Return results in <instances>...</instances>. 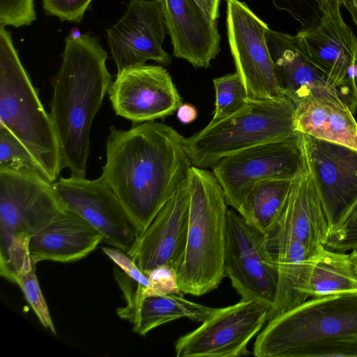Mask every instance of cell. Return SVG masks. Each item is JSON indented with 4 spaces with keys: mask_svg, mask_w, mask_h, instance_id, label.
Returning a JSON list of instances; mask_svg holds the SVG:
<instances>
[{
    "mask_svg": "<svg viewBox=\"0 0 357 357\" xmlns=\"http://www.w3.org/2000/svg\"><path fill=\"white\" fill-rule=\"evenodd\" d=\"M109 130L101 176L140 234L188 179L192 165L185 137L155 121Z\"/></svg>",
    "mask_w": 357,
    "mask_h": 357,
    "instance_id": "1",
    "label": "cell"
},
{
    "mask_svg": "<svg viewBox=\"0 0 357 357\" xmlns=\"http://www.w3.org/2000/svg\"><path fill=\"white\" fill-rule=\"evenodd\" d=\"M62 63L52 78L50 114L56 130L62 170L85 177L93 120L112 83L107 52L98 38L84 33L68 36Z\"/></svg>",
    "mask_w": 357,
    "mask_h": 357,
    "instance_id": "2",
    "label": "cell"
},
{
    "mask_svg": "<svg viewBox=\"0 0 357 357\" xmlns=\"http://www.w3.org/2000/svg\"><path fill=\"white\" fill-rule=\"evenodd\" d=\"M187 181L188 231L177 280L183 294L199 296L218 288L225 278L229 208L224 191L213 172L192 166Z\"/></svg>",
    "mask_w": 357,
    "mask_h": 357,
    "instance_id": "3",
    "label": "cell"
},
{
    "mask_svg": "<svg viewBox=\"0 0 357 357\" xmlns=\"http://www.w3.org/2000/svg\"><path fill=\"white\" fill-rule=\"evenodd\" d=\"M0 128L26 148L52 183L60 177V148L51 116L3 26H0Z\"/></svg>",
    "mask_w": 357,
    "mask_h": 357,
    "instance_id": "4",
    "label": "cell"
},
{
    "mask_svg": "<svg viewBox=\"0 0 357 357\" xmlns=\"http://www.w3.org/2000/svg\"><path fill=\"white\" fill-rule=\"evenodd\" d=\"M296 105L287 96L252 99L233 114L216 121L184 141L192 166L208 169L240 151L296 135Z\"/></svg>",
    "mask_w": 357,
    "mask_h": 357,
    "instance_id": "5",
    "label": "cell"
},
{
    "mask_svg": "<svg viewBox=\"0 0 357 357\" xmlns=\"http://www.w3.org/2000/svg\"><path fill=\"white\" fill-rule=\"evenodd\" d=\"M357 332V294L310 298L267 321L257 335L258 357H291L304 347Z\"/></svg>",
    "mask_w": 357,
    "mask_h": 357,
    "instance_id": "6",
    "label": "cell"
},
{
    "mask_svg": "<svg viewBox=\"0 0 357 357\" xmlns=\"http://www.w3.org/2000/svg\"><path fill=\"white\" fill-rule=\"evenodd\" d=\"M52 184L38 177L0 171L1 257L27 253L30 238L66 211Z\"/></svg>",
    "mask_w": 357,
    "mask_h": 357,
    "instance_id": "7",
    "label": "cell"
},
{
    "mask_svg": "<svg viewBox=\"0 0 357 357\" xmlns=\"http://www.w3.org/2000/svg\"><path fill=\"white\" fill-rule=\"evenodd\" d=\"M224 273L241 300L261 302L271 308L278 271L267 248L266 236L234 208L227 212Z\"/></svg>",
    "mask_w": 357,
    "mask_h": 357,
    "instance_id": "8",
    "label": "cell"
},
{
    "mask_svg": "<svg viewBox=\"0 0 357 357\" xmlns=\"http://www.w3.org/2000/svg\"><path fill=\"white\" fill-rule=\"evenodd\" d=\"M301 165L296 133L225 156L211 169L224 191L227 205L238 211L255 185L271 179H294Z\"/></svg>",
    "mask_w": 357,
    "mask_h": 357,
    "instance_id": "9",
    "label": "cell"
},
{
    "mask_svg": "<svg viewBox=\"0 0 357 357\" xmlns=\"http://www.w3.org/2000/svg\"><path fill=\"white\" fill-rule=\"evenodd\" d=\"M297 135L333 233L357 207V150L303 132Z\"/></svg>",
    "mask_w": 357,
    "mask_h": 357,
    "instance_id": "10",
    "label": "cell"
},
{
    "mask_svg": "<svg viewBox=\"0 0 357 357\" xmlns=\"http://www.w3.org/2000/svg\"><path fill=\"white\" fill-rule=\"evenodd\" d=\"M270 307L241 300L222 308L175 343L177 357H237L248 355V345L265 323Z\"/></svg>",
    "mask_w": 357,
    "mask_h": 357,
    "instance_id": "11",
    "label": "cell"
},
{
    "mask_svg": "<svg viewBox=\"0 0 357 357\" xmlns=\"http://www.w3.org/2000/svg\"><path fill=\"white\" fill-rule=\"evenodd\" d=\"M229 45L250 98L282 96L266 33L269 28L243 1L226 0Z\"/></svg>",
    "mask_w": 357,
    "mask_h": 357,
    "instance_id": "12",
    "label": "cell"
},
{
    "mask_svg": "<svg viewBox=\"0 0 357 357\" xmlns=\"http://www.w3.org/2000/svg\"><path fill=\"white\" fill-rule=\"evenodd\" d=\"M308 61L344 98L350 111L357 109V38L344 20L321 15L314 26L296 35Z\"/></svg>",
    "mask_w": 357,
    "mask_h": 357,
    "instance_id": "13",
    "label": "cell"
},
{
    "mask_svg": "<svg viewBox=\"0 0 357 357\" xmlns=\"http://www.w3.org/2000/svg\"><path fill=\"white\" fill-rule=\"evenodd\" d=\"M52 188L63 204L103 235V242L128 252L139 233L116 195L100 176L59 177Z\"/></svg>",
    "mask_w": 357,
    "mask_h": 357,
    "instance_id": "14",
    "label": "cell"
},
{
    "mask_svg": "<svg viewBox=\"0 0 357 357\" xmlns=\"http://www.w3.org/2000/svg\"><path fill=\"white\" fill-rule=\"evenodd\" d=\"M167 29L160 0H130L124 15L107 29L108 46L117 73L151 60L167 66L162 48Z\"/></svg>",
    "mask_w": 357,
    "mask_h": 357,
    "instance_id": "15",
    "label": "cell"
},
{
    "mask_svg": "<svg viewBox=\"0 0 357 357\" xmlns=\"http://www.w3.org/2000/svg\"><path fill=\"white\" fill-rule=\"evenodd\" d=\"M107 93L116 114L133 124L172 115L182 104L171 75L162 66L144 64L117 73Z\"/></svg>",
    "mask_w": 357,
    "mask_h": 357,
    "instance_id": "16",
    "label": "cell"
},
{
    "mask_svg": "<svg viewBox=\"0 0 357 357\" xmlns=\"http://www.w3.org/2000/svg\"><path fill=\"white\" fill-rule=\"evenodd\" d=\"M188 223L189 191L186 181L149 226L138 235L127 253L143 273L163 265L178 271L185 255Z\"/></svg>",
    "mask_w": 357,
    "mask_h": 357,
    "instance_id": "17",
    "label": "cell"
},
{
    "mask_svg": "<svg viewBox=\"0 0 357 357\" xmlns=\"http://www.w3.org/2000/svg\"><path fill=\"white\" fill-rule=\"evenodd\" d=\"M301 154V167L292 181L278 220L266 236L293 239L316 253L326 246L332 230L306 160Z\"/></svg>",
    "mask_w": 357,
    "mask_h": 357,
    "instance_id": "18",
    "label": "cell"
},
{
    "mask_svg": "<svg viewBox=\"0 0 357 357\" xmlns=\"http://www.w3.org/2000/svg\"><path fill=\"white\" fill-rule=\"evenodd\" d=\"M266 37L282 93L296 106L321 100L349 108L342 95L302 53L296 35L268 28Z\"/></svg>",
    "mask_w": 357,
    "mask_h": 357,
    "instance_id": "19",
    "label": "cell"
},
{
    "mask_svg": "<svg viewBox=\"0 0 357 357\" xmlns=\"http://www.w3.org/2000/svg\"><path fill=\"white\" fill-rule=\"evenodd\" d=\"M174 56L208 68L220 52L217 21L195 0H160Z\"/></svg>",
    "mask_w": 357,
    "mask_h": 357,
    "instance_id": "20",
    "label": "cell"
},
{
    "mask_svg": "<svg viewBox=\"0 0 357 357\" xmlns=\"http://www.w3.org/2000/svg\"><path fill=\"white\" fill-rule=\"evenodd\" d=\"M103 235L75 212L68 208L29 241L31 261L72 262L92 252Z\"/></svg>",
    "mask_w": 357,
    "mask_h": 357,
    "instance_id": "21",
    "label": "cell"
},
{
    "mask_svg": "<svg viewBox=\"0 0 357 357\" xmlns=\"http://www.w3.org/2000/svg\"><path fill=\"white\" fill-rule=\"evenodd\" d=\"M115 278L126 302L125 307L117 310V314L129 321L133 331L140 335H146L155 328L178 319L203 322L218 310L174 294L138 296L132 291L124 273L116 271Z\"/></svg>",
    "mask_w": 357,
    "mask_h": 357,
    "instance_id": "22",
    "label": "cell"
},
{
    "mask_svg": "<svg viewBox=\"0 0 357 357\" xmlns=\"http://www.w3.org/2000/svg\"><path fill=\"white\" fill-rule=\"evenodd\" d=\"M268 250L278 271L277 288L267 321L308 299L303 288L311 252L303 243L290 238H266ZM324 248V247H323Z\"/></svg>",
    "mask_w": 357,
    "mask_h": 357,
    "instance_id": "23",
    "label": "cell"
},
{
    "mask_svg": "<svg viewBox=\"0 0 357 357\" xmlns=\"http://www.w3.org/2000/svg\"><path fill=\"white\" fill-rule=\"evenodd\" d=\"M349 108L321 100L296 107V132L357 150V122Z\"/></svg>",
    "mask_w": 357,
    "mask_h": 357,
    "instance_id": "24",
    "label": "cell"
},
{
    "mask_svg": "<svg viewBox=\"0 0 357 357\" xmlns=\"http://www.w3.org/2000/svg\"><path fill=\"white\" fill-rule=\"evenodd\" d=\"M303 291L308 298L357 294V271L351 253L322 248L310 259Z\"/></svg>",
    "mask_w": 357,
    "mask_h": 357,
    "instance_id": "25",
    "label": "cell"
},
{
    "mask_svg": "<svg viewBox=\"0 0 357 357\" xmlns=\"http://www.w3.org/2000/svg\"><path fill=\"white\" fill-rule=\"evenodd\" d=\"M293 179H271L255 185L245 197L238 213L251 226L266 235L278 220Z\"/></svg>",
    "mask_w": 357,
    "mask_h": 357,
    "instance_id": "26",
    "label": "cell"
},
{
    "mask_svg": "<svg viewBox=\"0 0 357 357\" xmlns=\"http://www.w3.org/2000/svg\"><path fill=\"white\" fill-rule=\"evenodd\" d=\"M0 171L36 176L52 183L26 148L14 135L1 128Z\"/></svg>",
    "mask_w": 357,
    "mask_h": 357,
    "instance_id": "27",
    "label": "cell"
},
{
    "mask_svg": "<svg viewBox=\"0 0 357 357\" xmlns=\"http://www.w3.org/2000/svg\"><path fill=\"white\" fill-rule=\"evenodd\" d=\"M215 109L211 121H219L241 109L249 98L244 84L235 72L213 79Z\"/></svg>",
    "mask_w": 357,
    "mask_h": 357,
    "instance_id": "28",
    "label": "cell"
},
{
    "mask_svg": "<svg viewBox=\"0 0 357 357\" xmlns=\"http://www.w3.org/2000/svg\"><path fill=\"white\" fill-rule=\"evenodd\" d=\"M10 281L20 287L43 327L56 334L54 323L36 274V264L31 260L29 261L12 276Z\"/></svg>",
    "mask_w": 357,
    "mask_h": 357,
    "instance_id": "29",
    "label": "cell"
},
{
    "mask_svg": "<svg viewBox=\"0 0 357 357\" xmlns=\"http://www.w3.org/2000/svg\"><path fill=\"white\" fill-rule=\"evenodd\" d=\"M150 281L149 287L138 284L132 279L127 277L128 282L135 294L138 296L150 295L178 294L182 295L180 291L177 271L173 268L163 265L144 273Z\"/></svg>",
    "mask_w": 357,
    "mask_h": 357,
    "instance_id": "30",
    "label": "cell"
},
{
    "mask_svg": "<svg viewBox=\"0 0 357 357\" xmlns=\"http://www.w3.org/2000/svg\"><path fill=\"white\" fill-rule=\"evenodd\" d=\"M357 357V332L319 342L296 351L291 357Z\"/></svg>",
    "mask_w": 357,
    "mask_h": 357,
    "instance_id": "31",
    "label": "cell"
},
{
    "mask_svg": "<svg viewBox=\"0 0 357 357\" xmlns=\"http://www.w3.org/2000/svg\"><path fill=\"white\" fill-rule=\"evenodd\" d=\"M35 0H0V26H29L36 20Z\"/></svg>",
    "mask_w": 357,
    "mask_h": 357,
    "instance_id": "32",
    "label": "cell"
},
{
    "mask_svg": "<svg viewBox=\"0 0 357 357\" xmlns=\"http://www.w3.org/2000/svg\"><path fill=\"white\" fill-rule=\"evenodd\" d=\"M93 0H42L47 15L61 21L80 22Z\"/></svg>",
    "mask_w": 357,
    "mask_h": 357,
    "instance_id": "33",
    "label": "cell"
},
{
    "mask_svg": "<svg viewBox=\"0 0 357 357\" xmlns=\"http://www.w3.org/2000/svg\"><path fill=\"white\" fill-rule=\"evenodd\" d=\"M326 247L340 252L357 249V207L342 225L331 234Z\"/></svg>",
    "mask_w": 357,
    "mask_h": 357,
    "instance_id": "34",
    "label": "cell"
},
{
    "mask_svg": "<svg viewBox=\"0 0 357 357\" xmlns=\"http://www.w3.org/2000/svg\"><path fill=\"white\" fill-rule=\"evenodd\" d=\"M103 252L121 269L123 273L142 286L149 287L150 281L132 258L125 251L115 247H102Z\"/></svg>",
    "mask_w": 357,
    "mask_h": 357,
    "instance_id": "35",
    "label": "cell"
},
{
    "mask_svg": "<svg viewBox=\"0 0 357 357\" xmlns=\"http://www.w3.org/2000/svg\"><path fill=\"white\" fill-rule=\"evenodd\" d=\"M321 15L328 16L336 20H342L340 9L341 0H315Z\"/></svg>",
    "mask_w": 357,
    "mask_h": 357,
    "instance_id": "36",
    "label": "cell"
},
{
    "mask_svg": "<svg viewBox=\"0 0 357 357\" xmlns=\"http://www.w3.org/2000/svg\"><path fill=\"white\" fill-rule=\"evenodd\" d=\"M177 118L183 123L194 121L198 115L196 107L190 103L181 104L177 109Z\"/></svg>",
    "mask_w": 357,
    "mask_h": 357,
    "instance_id": "37",
    "label": "cell"
},
{
    "mask_svg": "<svg viewBox=\"0 0 357 357\" xmlns=\"http://www.w3.org/2000/svg\"><path fill=\"white\" fill-rule=\"evenodd\" d=\"M201 9L217 21L220 17V6L221 0H195Z\"/></svg>",
    "mask_w": 357,
    "mask_h": 357,
    "instance_id": "38",
    "label": "cell"
},
{
    "mask_svg": "<svg viewBox=\"0 0 357 357\" xmlns=\"http://www.w3.org/2000/svg\"><path fill=\"white\" fill-rule=\"evenodd\" d=\"M342 4L350 13L355 24H357V0H341Z\"/></svg>",
    "mask_w": 357,
    "mask_h": 357,
    "instance_id": "39",
    "label": "cell"
},
{
    "mask_svg": "<svg viewBox=\"0 0 357 357\" xmlns=\"http://www.w3.org/2000/svg\"><path fill=\"white\" fill-rule=\"evenodd\" d=\"M350 253L357 271V249L351 250Z\"/></svg>",
    "mask_w": 357,
    "mask_h": 357,
    "instance_id": "40",
    "label": "cell"
},
{
    "mask_svg": "<svg viewBox=\"0 0 357 357\" xmlns=\"http://www.w3.org/2000/svg\"><path fill=\"white\" fill-rule=\"evenodd\" d=\"M356 84H357V77H356Z\"/></svg>",
    "mask_w": 357,
    "mask_h": 357,
    "instance_id": "41",
    "label": "cell"
},
{
    "mask_svg": "<svg viewBox=\"0 0 357 357\" xmlns=\"http://www.w3.org/2000/svg\"><path fill=\"white\" fill-rule=\"evenodd\" d=\"M356 27H357V24H356Z\"/></svg>",
    "mask_w": 357,
    "mask_h": 357,
    "instance_id": "42",
    "label": "cell"
}]
</instances>
